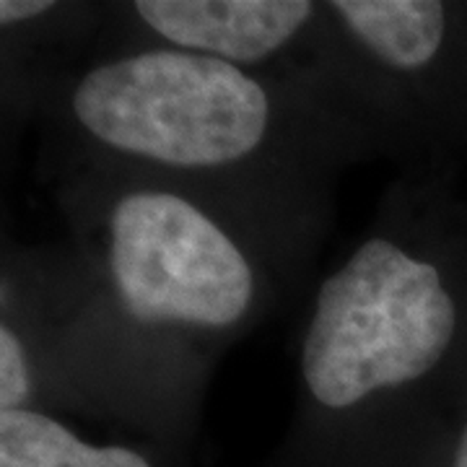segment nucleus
Wrapping results in <instances>:
<instances>
[{"label": "nucleus", "instance_id": "f257e3e1", "mask_svg": "<svg viewBox=\"0 0 467 467\" xmlns=\"http://www.w3.org/2000/svg\"><path fill=\"white\" fill-rule=\"evenodd\" d=\"M57 177L70 236L57 410L190 454L221 356L309 278L315 252L171 184Z\"/></svg>", "mask_w": 467, "mask_h": 467}, {"label": "nucleus", "instance_id": "f03ea898", "mask_svg": "<svg viewBox=\"0 0 467 467\" xmlns=\"http://www.w3.org/2000/svg\"><path fill=\"white\" fill-rule=\"evenodd\" d=\"M24 99L57 140V171L171 184L315 254L335 180L371 156L317 86L159 45L97 52Z\"/></svg>", "mask_w": 467, "mask_h": 467}, {"label": "nucleus", "instance_id": "7ed1b4c3", "mask_svg": "<svg viewBox=\"0 0 467 467\" xmlns=\"http://www.w3.org/2000/svg\"><path fill=\"white\" fill-rule=\"evenodd\" d=\"M465 325L431 195L405 171L306 296L294 416L267 467H420L451 426L439 395Z\"/></svg>", "mask_w": 467, "mask_h": 467}, {"label": "nucleus", "instance_id": "20e7f679", "mask_svg": "<svg viewBox=\"0 0 467 467\" xmlns=\"http://www.w3.org/2000/svg\"><path fill=\"white\" fill-rule=\"evenodd\" d=\"M104 32L117 34V45L195 52L322 91L317 67L325 42V3L319 0L107 3Z\"/></svg>", "mask_w": 467, "mask_h": 467}, {"label": "nucleus", "instance_id": "39448f33", "mask_svg": "<svg viewBox=\"0 0 467 467\" xmlns=\"http://www.w3.org/2000/svg\"><path fill=\"white\" fill-rule=\"evenodd\" d=\"M0 467H192L156 441H94L50 410H0Z\"/></svg>", "mask_w": 467, "mask_h": 467}, {"label": "nucleus", "instance_id": "423d86ee", "mask_svg": "<svg viewBox=\"0 0 467 467\" xmlns=\"http://www.w3.org/2000/svg\"><path fill=\"white\" fill-rule=\"evenodd\" d=\"M107 5L57 3V0H3L0 36L3 70L14 73L32 55L45 50H66L104 32Z\"/></svg>", "mask_w": 467, "mask_h": 467}, {"label": "nucleus", "instance_id": "0eeeda50", "mask_svg": "<svg viewBox=\"0 0 467 467\" xmlns=\"http://www.w3.org/2000/svg\"><path fill=\"white\" fill-rule=\"evenodd\" d=\"M420 467H467V413L444 431Z\"/></svg>", "mask_w": 467, "mask_h": 467}]
</instances>
